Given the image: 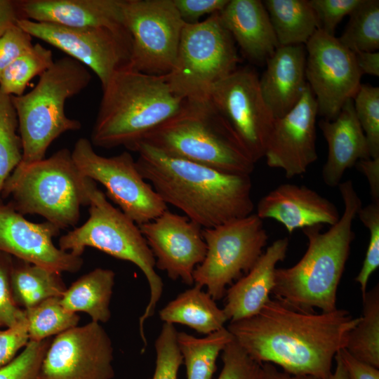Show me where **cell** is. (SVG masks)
Here are the masks:
<instances>
[{
  "instance_id": "35",
  "label": "cell",
  "mask_w": 379,
  "mask_h": 379,
  "mask_svg": "<svg viewBox=\"0 0 379 379\" xmlns=\"http://www.w3.org/2000/svg\"><path fill=\"white\" fill-rule=\"evenodd\" d=\"M18 119L11 95L0 90V197L8 177L22 159Z\"/></svg>"
},
{
  "instance_id": "22",
  "label": "cell",
  "mask_w": 379,
  "mask_h": 379,
  "mask_svg": "<svg viewBox=\"0 0 379 379\" xmlns=\"http://www.w3.org/2000/svg\"><path fill=\"white\" fill-rule=\"evenodd\" d=\"M305 46H279L259 78L263 100L275 119L291 111L307 86Z\"/></svg>"
},
{
  "instance_id": "29",
  "label": "cell",
  "mask_w": 379,
  "mask_h": 379,
  "mask_svg": "<svg viewBox=\"0 0 379 379\" xmlns=\"http://www.w3.org/2000/svg\"><path fill=\"white\" fill-rule=\"evenodd\" d=\"M11 285L15 302L25 310L46 299L60 298L67 289L60 273L15 258Z\"/></svg>"
},
{
  "instance_id": "13",
  "label": "cell",
  "mask_w": 379,
  "mask_h": 379,
  "mask_svg": "<svg viewBox=\"0 0 379 379\" xmlns=\"http://www.w3.org/2000/svg\"><path fill=\"white\" fill-rule=\"evenodd\" d=\"M17 25L32 37L58 48L90 68L103 88L119 70L130 65L128 31L105 27L72 28L20 19Z\"/></svg>"
},
{
  "instance_id": "10",
  "label": "cell",
  "mask_w": 379,
  "mask_h": 379,
  "mask_svg": "<svg viewBox=\"0 0 379 379\" xmlns=\"http://www.w3.org/2000/svg\"><path fill=\"white\" fill-rule=\"evenodd\" d=\"M263 220L255 213L203 229L206 254L194 271V284L206 287L215 300L225 295L227 286L248 273L266 246Z\"/></svg>"
},
{
  "instance_id": "34",
  "label": "cell",
  "mask_w": 379,
  "mask_h": 379,
  "mask_svg": "<svg viewBox=\"0 0 379 379\" xmlns=\"http://www.w3.org/2000/svg\"><path fill=\"white\" fill-rule=\"evenodd\" d=\"M29 340L41 341L77 326L79 316L67 310L60 298H50L25 310Z\"/></svg>"
},
{
  "instance_id": "51",
  "label": "cell",
  "mask_w": 379,
  "mask_h": 379,
  "mask_svg": "<svg viewBox=\"0 0 379 379\" xmlns=\"http://www.w3.org/2000/svg\"><path fill=\"white\" fill-rule=\"evenodd\" d=\"M334 360L335 368L329 379H350L346 369L338 354H336Z\"/></svg>"
},
{
  "instance_id": "50",
  "label": "cell",
  "mask_w": 379,
  "mask_h": 379,
  "mask_svg": "<svg viewBox=\"0 0 379 379\" xmlns=\"http://www.w3.org/2000/svg\"><path fill=\"white\" fill-rule=\"evenodd\" d=\"M260 379H318L310 375H295L279 371L275 365L270 363L262 364Z\"/></svg>"
},
{
  "instance_id": "20",
  "label": "cell",
  "mask_w": 379,
  "mask_h": 379,
  "mask_svg": "<svg viewBox=\"0 0 379 379\" xmlns=\"http://www.w3.org/2000/svg\"><path fill=\"white\" fill-rule=\"evenodd\" d=\"M255 214L281 224L291 234L298 229L324 224L330 226L340 219L335 205L315 190L305 186L284 183L263 196Z\"/></svg>"
},
{
  "instance_id": "27",
  "label": "cell",
  "mask_w": 379,
  "mask_h": 379,
  "mask_svg": "<svg viewBox=\"0 0 379 379\" xmlns=\"http://www.w3.org/2000/svg\"><path fill=\"white\" fill-rule=\"evenodd\" d=\"M115 273L110 269L95 268L67 288L60 302L67 310L84 312L92 321L105 323L111 317L109 309Z\"/></svg>"
},
{
  "instance_id": "5",
  "label": "cell",
  "mask_w": 379,
  "mask_h": 379,
  "mask_svg": "<svg viewBox=\"0 0 379 379\" xmlns=\"http://www.w3.org/2000/svg\"><path fill=\"white\" fill-rule=\"evenodd\" d=\"M139 142L227 173L251 175L255 168V164L209 98L185 99L176 114Z\"/></svg>"
},
{
  "instance_id": "38",
  "label": "cell",
  "mask_w": 379,
  "mask_h": 379,
  "mask_svg": "<svg viewBox=\"0 0 379 379\" xmlns=\"http://www.w3.org/2000/svg\"><path fill=\"white\" fill-rule=\"evenodd\" d=\"M357 216L369 232L365 258L354 279L359 284L363 295L366 291L371 276L379 267V204L371 202L366 206H362Z\"/></svg>"
},
{
  "instance_id": "48",
  "label": "cell",
  "mask_w": 379,
  "mask_h": 379,
  "mask_svg": "<svg viewBox=\"0 0 379 379\" xmlns=\"http://www.w3.org/2000/svg\"><path fill=\"white\" fill-rule=\"evenodd\" d=\"M22 18L18 1L0 0V36L9 27Z\"/></svg>"
},
{
  "instance_id": "24",
  "label": "cell",
  "mask_w": 379,
  "mask_h": 379,
  "mask_svg": "<svg viewBox=\"0 0 379 379\" xmlns=\"http://www.w3.org/2000/svg\"><path fill=\"white\" fill-rule=\"evenodd\" d=\"M218 16L243 55L252 62H266L279 46L262 1L229 0Z\"/></svg>"
},
{
  "instance_id": "12",
  "label": "cell",
  "mask_w": 379,
  "mask_h": 379,
  "mask_svg": "<svg viewBox=\"0 0 379 379\" xmlns=\"http://www.w3.org/2000/svg\"><path fill=\"white\" fill-rule=\"evenodd\" d=\"M123 8L131 38L129 67L148 74H168L185 24L173 1L124 0Z\"/></svg>"
},
{
  "instance_id": "49",
  "label": "cell",
  "mask_w": 379,
  "mask_h": 379,
  "mask_svg": "<svg viewBox=\"0 0 379 379\" xmlns=\"http://www.w3.org/2000/svg\"><path fill=\"white\" fill-rule=\"evenodd\" d=\"M355 61L361 74L379 76V53L378 51H354Z\"/></svg>"
},
{
  "instance_id": "45",
  "label": "cell",
  "mask_w": 379,
  "mask_h": 379,
  "mask_svg": "<svg viewBox=\"0 0 379 379\" xmlns=\"http://www.w3.org/2000/svg\"><path fill=\"white\" fill-rule=\"evenodd\" d=\"M174 5L185 24L199 22L200 18L219 13L229 0H173Z\"/></svg>"
},
{
  "instance_id": "25",
  "label": "cell",
  "mask_w": 379,
  "mask_h": 379,
  "mask_svg": "<svg viewBox=\"0 0 379 379\" xmlns=\"http://www.w3.org/2000/svg\"><path fill=\"white\" fill-rule=\"evenodd\" d=\"M328 144L322 179L329 187L338 186L345 171L361 159L370 158L364 133L356 117L353 99L348 100L334 120L318 123Z\"/></svg>"
},
{
  "instance_id": "44",
  "label": "cell",
  "mask_w": 379,
  "mask_h": 379,
  "mask_svg": "<svg viewBox=\"0 0 379 379\" xmlns=\"http://www.w3.org/2000/svg\"><path fill=\"white\" fill-rule=\"evenodd\" d=\"M29 341L26 317L17 324L0 331V368L9 364L18 350L25 347Z\"/></svg>"
},
{
  "instance_id": "36",
  "label": "cell",
  "mask_w": 379,
  "mask_h": 379,
  "mask_svg": "<svg viewBox=\"0 0 379 379\" xmlns=\"http://www.w3.org/2000/svg\"><path fill=\"white\" fill-rule=\"evenodd\" d=\"M353 103L356 117L367 140L370 158H379V88L361 84Z\"/></svg>"
},
{
  "instance_id": "31",
  "label": "cell",
  "mask_w": 379,
  "mask_h": 379,
  "mask_svg": "<svg viewBox=\"0 0 379 379\" xmlns=\"http://www.w3.org/2000/svg\"><path fill=\"white\" fill-rule=\"evenodd\" d=\"M362 315L348 334L345 348L356 359L379 368V286L362 295Z\"/></svg>"
},
{
  "instance_id": "1",
  "label": "cell",
  "mask_w": 379,
  "mask_h": 379,
  "mask_svg": "<svg viewBox=\"0 0 379 379\" xmlns=\"http://www.w3.org/2000/svg\"><path fill=\"white\" fill-rule=\"evenodd\" d=\"M359 318L337 308L302 312L270 298L255 315L230 322L234 340L254 360L286 373L329 379L336 354Z\"/></svg>"
},
{
  "instance_id": "9",
  "label": "cell",
  "mask_w": 379,
  "mask_h": 379,
  "mask_svg": "<svg viewBox=\"0 0 379 379\" xmlns=\"http://www.w3.org/2000/svg\"><path fill=\"white\" fill-rule=\"evenodd\" d=\"M239 62L235 42L217 13L197 23L185 24L175 62L166 78L177 95L206 98L217 83L238 68Z\"/></svg>"
},
{
  "instance_id": "15",
  "label": "cell",
  "mask_w": 379,
  "mask_h": 379,
  "mask_svg": "<svg viewBox=\"0 0 379 379\" xmlns=\"http://www.w3.org/2000/svg\"><path fill=\"white\" fill-rule=\"evenodd\" d=\"M305 48L306 79L316 99L318 114L334 120L361 84L354 53L321 29L315 32Z\"/></svg>"
},
{
  "instance_id": "17",
  "label": "cell",
  "mask_w": 379,
  "mask_h": 379,
  "mask_svg": "<svg viewBox=\"0 0 379 379\" xmlns=\"http://www.w3.org/2000/svg\"><path fill=\"white\" fill-rule=\"evenodd\" d=\"M138 226L154 256L156 268L172 280L192 286L194 271L206 254L203 229L168 209Z\"/></svg>"
},
{
  "instance_id": "11",
  "label": "cell",
  "mask_w": 379,
  "mask_h": 379,
  "mask_svg": "<svg viewBox=\"0 0 379 379\" xmlns=\"http://www.w3.org/2000/svg\"><path fill=\"white\" fill-rule=\"evenodd\" d=\"M72 156L81 173L102 185L107 197L138 225L155 219L168 209L142 178L129 152L105 157L95 152L90 140L81 138L75 142Z\"/></svg>"
},
{
  "instance_id": "28",
  "label": "cell",
  "mask_w": 379,
  "mask_h": 379,
  "mask_svg": "<svg viewBox=\"0 0 379 379\" xmlns=\"http://www.w3.org/2000/svg\"><path fill=\"white\" fill-rule=\"evenodd\" d=\"M279 46L305 45L319 29L310 0H265Z\"/></svg>"
},
{
  "instance_id": "39",
  "label": "cell",
  "mask_w": 379,
  "mask_h": 379,
  "mask_svg": "<svg viewBox=\"0 0 379 379\" xmlns=\"http://www.w3.org/2000/svg\"><path fill=\"white\" fill-rule=\"evenodd\" d=\"M51 340H29L24 350L0 368V379H38L39 370Z\"/></svg>"
},
{
  "instance_id": "33",
  "label": "cell",
  "mask_w": 379,
  "mask_h": 379,
  "mask_svg": "<svg viewBox=\"0 0 379 379\" xmlns=\"http://www.w3.org/2000/svg\"><path fill=\"white\" fill-rule=\"evenodd\" d=\"M52 51L35 44L10 64L0 75V90L11 96H20L29 82L40 76L53 64Z\"/></svg>"
},
{
  "instance_id": "42",
  "label": "cell",
  "mask_w": 379,
  "mask_h": 379,
  "mask_svg": "<svg viewBox=\"0 0 379 379\" xmlns=\"http://www.w3.org/2000/svg\"><path fill=\"white\" fill-rule=\"evenodd\" d=\"M361 0H310L317 15L319 29L335 36L337 26L343 18L350 15Z\"/></svg>"
},
{
  "instance_id": "8",
  "label": "cell",
  "mask_w": 379,
  "mask_h": 379,
  "mask_svg": "<svg viewBox=\"0 0 379 379\" xmlns=\"http://www.w3.org/2000/svg\"><path fill=\"white\" fill-rule=\"evenodd\" d=\"M89 217L80 227L62 235L59 248L81 256L86 247L98 249L116 258L135 265L143 273L149 288V300L139 319L144 347L147 340L144 324L154 314L164 290V283L156 272L155 258L139 226L115 208L94 182L89 192Z\"/></svg>"
},
{
  "instance_id": "26",
  "label": "cell",
  "mask_w": 379,
  "mask_h": 379,
  "mask_svg": "<svg viewBox=\"0 0 379 379\" xmlns=\"http://www.w3.org/2000/svg\"><path fill=\"white\" fill-rule=\"evenodd\" d=\"M202 288L194 284L180 293L159 310L160 319L164 323L187 326L206 335L224 328L227 319L223 310Z\"/></svg>"
},
{
  "instance_id": "47",
  "label": "cell",
  "mask_w": 379,
  "mask_h": 379,
  "mask_svg": "<svg viewBox=\"0 0 379 379\" xmlns=\"http://www.w3.org/2000/svg\"><path fill=\"white\" fill-rule=\"evenodd\" d=\"M355 166L367 178L371 202L379 204V158L359 160Z\"/></svg>"
},
{
  "instance_id": "14",
  "label": "cell",
  "mask_w": 379,
  "mask_h": 379,
  "mask_svg": "<svg viewBox=\"0 0 379 379\" xmlns=\"http://www.w3.org/2000/svg\"><path fill=\"white\" fill-rule=\"evenodd\" d=\"M208 98L253 162L263 158L275 119L263 100L256 72L238 67L212 88Z\"/></svg>"
},
{
  "instance_id": "43",
  "label": "cell",
  "mask_w": 379,
  "mask_h": 379,
  "mask_svg": "<svg viewBox=\"0 0 379 379\" xmlns=\"http://www.w3.org/2000/svg\"><path fill=\"white\" fill-rule=\"evenodd\" d=\"M32 41V36L17 23L0 36V75L5 68L33 46Z\"/></svg>"
},
{
  "instance_id": "2",
  "label": "cell",
  "mask_w": 379,
  "mask_h": 379,
  "mask_svg": "<svg viewBox=\"0 0 379 379\" xmlns=\"http://www.w3.org/2000/svg\"><path fill=\"white\" fill-rule=\"evenodd\" d=\"M131 151L138 154V171L163 201L202 229L253 213L251 175L227 173L171 157L142 142Z\"/></svg>"
},
{
  "instance_id": "21",
  "label": "cell",
  "mask_w": 379,
  "mask_h": 379,
  "mask_svg": "<svg viewBox=\"0 0 379 379\" xmlns=\"http://www.w3.org/2000/svg\"><path fill=\"white\" fill-rule=\"evenodd\" d=\"M18 5L23 18L38 22L128 31L124 0H23Z\"/></svg>"
},
{
  "instance_id": "32",
  "label": "cell",
  "mask_w": 379,
  "mask_h": 379,
  "mask_svg": "<svg viewBox=\"0 0 379 379\" xmlns=\"http://www.w3.org/2000/svg\"><path fill=\"white\" fill-rule=\"evenodd\" d=\"M339 41L352 52H374L379 48V1L361 0L349 15Z\"/></svg>"
},
{
  "instance_id": "16",
  "label": "cell",
  "mask_w": 379,
  "mask_h": 379,
  "mask_svg": "<svg viewBox=\"0 0 379 379\" xmlns=\"http://www.w3.org/2000/svg\"><path fill=\"white\" fill-rule=\"evenodd\" d=\"M114 348L97 322L57 335L43 359L38 379H112Z\"/></svg>"
},
{
  "instance_id": "18",
  "label": "cell",
  "mask_w": 379,
  "mask_h": 379,
  "mask_svg": "<svg viewBox=\"0 0 379 379\" xmlns=\"http://www.w3.org/2000/svg\"><path fill=\"white\" fill-rule=\"evenodd\" d=\"M316 99L307 84L299 102L274 120L265 156L270 168L281 169L287 178L305 173L317 159Z\"/></svg>"
},
{
  "instance_id": "23",
  "label": "cell",
  "mask_w": 379,
  "mask_h": 379,
  "mask_svg": "<svg viewBox=\"0 0 379 379\" xmlns=\"http://www.w3.org/2000/svg\"><path fill=\"white\" fill-rule=\"evenodd\" d=\"M288 245L287 237L273 241L251 270L227 289L222 310L227 321L246 319L260 311L270 298L277 265L286 258Z\"/></svg>"
},
{
  "instance_id": "41",
  "label": "cell",
  "mask_w": 379,
  "mask_h": 379,
  "mask_svg": "<svg viewBox=\"0 0 379 379\" xmlns=\"http://www.w3.org/2000/svg\"><path fill=\"white\" fill-rule=\"evenodd\" d=\"M13 257L0 251V327L9 328L25 319V310H21L14 301L11 271Z\"/></svg>"
},
{
  "instance_id": "46",
  "label": "cell",
  "mask_w": 379,
  "mask_h": 379,
  "mask_svg": "<svg viewBox=\"0 0 379 379\" xmlns=\"http://www.w3.org/2000/svg\"><path fill=\"white\" fill-rule=\"evenodd\" d=\"M350 379H379V369L351 355L345 348L338 353Z\"/></svg>"
},
{
  "instance_id": "6",
  "label": "cell",
  "mask_w": 379,
  "mask_h": 379,
  "mask_svg": "<svg viewBox=\"0 0 379 379\" xmlns=\"http://www.w3.org/2000/svg\"><path fill=\"white\" fill-rule=\"evenodd\" d=\"M95 181L84 176L72 152L58 150L51 157L18 164L4 182L1 198L20 214H38L60 230L77 225L81 206L89 205Z\"/></svg>"
},
{
  "instance_id": "7",
  "label": "cell",
  "mask_w": 379,
  "mask_h": 379,
  "mask_svg": "<svg viewBox=\"0 0 379 379\" xmlns=\"http://www.w3.org/2000/svg\"><path fill=\"white\" fill-rule=\"evenodd\" d=\"M91 80L86 67L66 56L54 61L29 92L11 96L22 146L19 164L44 159L55 139L81 128L79 121L67 117L65 106L67 100L84 90Z\"/></svg>"
},
{
  "instance_id": "37",
  "label": "cell",
  "mask_w": 379,
  "mask_h": 379,
  "mask_svg": "<svg viewBox=\"0 0 379 379\" xmlns=\"http://www.w3.org/2000/svg\"><path fill=\"white\" fill-rule=\"evenodd\" d=\"M177 333L174 324H163L154 343L155 369L150 379H178L183 359L177 343Z\"/></svg>"
},
{
  "instance_id": "4",
  "label": "cell",
  "mask_w": 379,
  "mask_h": 379,
  "mask_svg": "<svg viewBox=\"0 0 379 379\" xmlns=\"http://www.w3.org/2000/svg\"><path fill=\"white\" fill-rule=\"evenodd\" d=\"M102 89L90 141L106 149L124 146L132 150L185 100L172 91L166 75L148 74L129 66L117 72Z\"/></svg>"
},
{
  "instance_id": "19",
  "label": "cell",
  "mask_w": 379,
  "mask_h": 379,
  "mask_svg": "<svg viewBox=\"0 0 379 379\" xmlns=\"http://www.w3.org/2000/svg\"><path fill=\"white\" fill-rule=\"evenodd\" d=\"M60 230L48 221L27 220L0 197V251L60 274L76 272L83 259L55 246L53 238Z\"/></svg>"
},
{
  "instance_id": "3",
  "label": "cell",
  "mask_w": 379,
  "mask_h": 379,
  "mask_svg": "<svg viewBox=\"0 0 379 379\" xmlns=\"http://www.w3.org/2000/svg\"><path fill=\"white\" fill-rule=\"evenodd\" d=\"M338 189L344 204L338 221L326 232L322 225L302 229L307 239L305 254L294 265L275 270L274 298L302 312L337 309L338 288L355 237L353 221L362 206L351 180L340 182Z\"/></svg>"
},
{
  "instance_id": "30",
  "label": "cell",
  "mask_w": 379,
  "mask_h": 379,
  "mask_svg": "<svg viewBox=\"0 0 379 379\" xmlns=\"http://www.w3.org/2000/svg\"><path fill=\"white\" fill-rule=\"evenodd\" d=\"M232 339L225 327L203 338L178 331L177 343L186 366L187 379H211L219 354Z\"/></svg>"
},
{
  "instance_id": "40",
  "label": "cell",
  "mask_w": 379,
  "mask_h": 379,
  "mask_svg": "<svg viewBox=\"0 0 379 379\" xmlns=\"http://www.w3.org/2000/svg\"><path fill=\"white\" fill-rule=\"evenodd\" d=\"M221 357L222 368L218 379H260L262 364L252 359L234 338Z\"/></svg>"
}]
</instances>
